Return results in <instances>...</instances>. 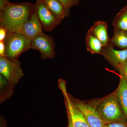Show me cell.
<instances>
[{
	"label": "cell",
	"mask_w": 127,
	"mask_h": 127,
	"mask_svg": "<svg viewBox=\"0 0 127 127\" xmlns=\"http://www.w3.org/2000/svg\"><path fill=\"white\" fill-rule=\"evenodd\" d=\"M42 28L34 7L33 13L23 25L20 32L32 40L43 32Z\"/></svg>",
	"instance_id": "cell-10"
},
{
	"label": "cell",
	"mask_w": 127,
	"mask_h": 127,
	"mask_svg": "<svg viewBox=\"0 0 127 127\" xmlns=\"http://www.w3.org/2000/svg\"><path fill=\"white\" fill-rule=\"evenodd\" d=\"M65 7L67 17L70 15V9L73 6L78 5L80 3V0H59Z\"/></svg>",
	"instance_id": "cell-17"
},
{
	"label": "cell",
	"mask_w": 127,
	"mask_h": 127,
	"mask_svg": "<svg viewBox=\"0 0 127 127\" xmlns=\"http://www.w3.org/2000/svg\"><path fill=\"white\" fill-rule=\"evenodd\" d=\"M58 85L63 94L67 113L70 116L73 127H90L83 114L71 100L67 92L65 82L60 79Z\"/></svg>",
	"instance_id": "cell-5"
},
{
	"label": "cell",
	"mask_w": 127,
	"mask_h": 127,
	"mask_svg": "<svg viewBox=\"0 0 127 127\" xmlns=\"http://www.w3.org/2000/svg\"><path fill=\"white\" fill-rule=\"evenodd\" d=\"M88 31L95 36L101 42L103 47L109 43L110 39L107 32V24L102 21L96 22Z\"/></svg>",
	"instance_id": "cell-11"
},
{
	"label": "cell",
	"mask_w": 127,
	"mask_h": 127,
	"mask_svg": "<svg viewBox=\"0 0 127 127\" xmlns=\"http://www.w3.org/2000/svg\"><path fill=\"white\" fill-rule=\"evenodd\" d=\"M34 7L39 20L45 31L52 32L61 22L40 1L36 0Z\"/></svg>",
	"instance_id": "cell-8"
},
{
	"label": "cell",
	"mask_w": 127,
	"mask_h": 127,
	"mask_svg": "<svg viewBox=\"0 0 127 127\" xmlns=\"http://www.w3.org/2000/svg\"><path fill=\"white\" fill-rule=\"evenodd\" d=\"M104 127H127V122L110 123L105 124Z\"/></svg>",
	"instance_id": "cell-19"
},
{
	"label": "cell",
	"mask_w": 127,
	"mask_h": 127,
	"mask_svg": "<svg viewBox=\"0 0 127 127\" xmlns=\"http://www.w3.org/2000/svg\"><path fill=\"white\" fill-rule=\"evenodd\" d=\"M119 84L115 90L116 97L127 119V82L121 76Z\"/></svg>",
	"instance_id": "cell-13"
},
{
	"label": "cell",
	"mask_w": 127,
	"mask_h": 127,
	"mask_svg": "<svg viewBox=\"0 0 127 127\" xmlns=\"http://www.w3.org/2000/svg\"><path fill=\"white\" fill-rule=\"evenodd\" d=\"M106 124L127 122V119L120 107L115 91L101 98L90 100Z\"/></svg>",
	"instance_id": "cell-2"
},
{
	"label": "cell",
	"mask_w": 127,
	"mask_h": 127,
	"mask_svg": "<svg viewBox=\"0 0 127 127\" xmlns=\"http://www.w3.org/2000/svg\"><path fill=\"white\" fill-rule=\"evenodd\" d=\"M67 117H68V127H73V125L72 122L71 120L70 116H69V115L68 114H67Z\"/></svg>",
	"instance_id": "cell-23"
},
{
	"label": "cell",
	"mask_w": 127,
	"mask_h": 127,
	"mask_svg": "<svg viewBox=\"0 0 127 127\" xmlns=\"http://www.w3.org/2000/svg\"><path fill=\"white\" fill-rule=\"evenodd\" d=\"M0 127H6L4 123L3 124V123H2V122H1V121L0 122Z\"/></svg>",
	"instance_id": "cell-24"
},
{
	"label": "cell",
	"mask_w": 127,
	"mask_h": 127,
	"mask_svg": "<svg viewBox=\"0 0 127 127\" xmlns=\"http://www.w3.org/2000/svg\"><path fill=\"white\" fill-rule=\"evenodd\" d=\"M109 43L114 46L125 49L127 48V31L114 30L112 37L110 39Z\"/></svg>",
	"instance_id": "cell-15"
},
{
	"label": "cell",
	"mask_w": 127,
	"mask_h": 127,
	"mask_svg": "<svg viewBox=\"0 0 127 127\" xmlns=\"http://www.w3.org/2000/svg\"><path fill=\"white\" fill-rule=\"evenodd\" d=\"M70 97L73 103L83 114L90 127H104L106 124L90 101L86 102L70 95Z\"/></svg>",
	"instance_id": "cell-6"
},
{
	"label": "cell",
	"mask_w": 127,
	"mask_h": 127,
	"mask_svg": "<svg viewBox=\"0 0 127 127\" xmlns=\"http://www.w3.org/2000/svg\"><path fill=\"white\" fill-rule=\"evenodd\" d=\"M8 31L2 27L0 26V41H4L7 36Z\"/></svg>",
	"instance_id": "cell-20"
},
{
	"label": "cell",
	"mask_w": 127,
	"mask_h": 127,
	"mask_svg": "<svg viewBox=\"0 0 127 127\" xmlns=\"http://www.w3.org/2000/svg\"><path fill=\"white\" fill-rule=\"evenodd\" d=\"M86 40L88 51L92 54H101L103 46L101 42L97 37L88 31Z\"/></svg>",
	"instance_id": "cell-14"
},
{
	"label": "cell",
	"mask_w": 127,
	"mask_h": 127,
	"mask_svg": "<svg viewBox=\"0 0 127 127\" xmlns=\"http://www.w3.org/2000/svg\"><path fill=\"white\" fill-rule=\"evenodd\" d=\"M9 1L8 0H0V10L4 7Z\"/></svg>",
	"instance_id": "cell-22"
},
{
	"label": "cell",
	"mask_w": 127,
	"mask_h": 127,
	"mask_svg": "<svg viewBox=\"0 0 127 127\" xmlns=\"http://www.w3.org/2000/svg\"><path fill=\"white\" fill-rule=\"evenodd\" d=\"M114 46L109 43L103 47L100 55L104 57L108 62L117 70L127 62V48L122 50H115Z\"/></svg>",
	"instance_id": "cell-9"
},
{
	"label": "cell",
	"mask_w": 127,
	"mask_h": 127,
	"mask_svg": "<svg viewBox=\"0 0 127 127\" xmlns=\"http://www.w3.org/2000/svg\"><path fill=\"white\" fill-rule=\"evenodd\" d=\"M5 47L4 41H0V57H5Z\"/></svg>",
	"instance_id": "cell-21"
},
{
	"label": "cell",
	"mask_w": 127,
	"mask_h": 127,
	"mask_svg": "<svg viewBox=\"0 0 127 127\" xmlns=\"http://www.w3.org/2000/svg\"><path fill=\"white\" fill-rule=\"evenodd\" d=\"M0 73L10 85H15L24 76L18 60L0 57Z\"/></svg>",
	"instance_id": "cell-4"
},
{
	"label": "cell",
	"mask_w": 127,
	"mask_h": 127,
	"mask_svg": "<svg viewBox=\"0 0 127 127\" xmlns=\"http://www.w3.org/2000/svg\"><path fill=\"white\" fill-rule=\"evenodd\" d=\"M34 10V4L31 2L9 1L0 10V26L10 32H20Z\"/></svg>",
	"instance_id": "cell-1"
},
{
	"label": "cell",
	"mask_w": 127,
	"mask_h": 127,
	"mask_svg": "<svg viewBox=\"0 0 127 127\" xmlns=\"http://www.w3.org/2000/svg\"><path fill=\"white\" fill-rule=\"evenodd\" d=\"M112 25L114 30L127 31V5L117 14Z\"/></svg>",
	"instance_id": "cell-16"
},
{
	"label": "cell",
	"mask_w": 127,
	"mask_h": 127,
	"mask_svg": "<svg viewBox=\"0 0 127 127\" xmlns=\"http://www.w3.org/2000/svg\"><path fill=\"white\" fill-rule=\"evenodd\" d=\"M4 42L5 47V56L11 60H18L21 54L31 48V40L20 32L8 31Z\"/></svg>",
	"instance_id": "cell-3"
},
{
	"label": "cell",
	"mask_w": 127,
	"mask_h": 127,
	"mask_svg": "<svg viewBox=\"0 0 127 127\" xmlns=\"http://www.w3.org/2000/svg\"><path fill=\"white\" fill-rule=\"evenodd\" d=\"M57 18L62 21L67 17L65 7L59 0H39Z\"/></svg>",
	"instance_id": "cell-12"
},
{
	"label": "cell",
	"mask_w": 127,
	"mask_h": 127,
	"mask_svg": "<svg viewBox=\"0 0 127 127\" xmlns=\"http://www.w3.org/2000/svg\"><path fill=\"white\" fill-rule=\"evenodd\" d=\"M31 48L39 51L43 59H52L56 55L55 43L53 38L43 32L32 40Z\"/></svg>",
	"instance_id": "cell-7"
},
{
	"label": "cell",
	"mask_w": 127,
	"mask_h": 127,
	"mask_svg": "<svg viewBox=\"0 0 127 127\" xmlns=\"http://www.w3.org/2000/svg\"><path fill=\"white\" fill-rule=\"evenodd\" d=\"M117 70L120 76L123 77L127 82V62L119 67Z\"/></svg>",
	"instance_id": "cell-18"
}]
</instances>
